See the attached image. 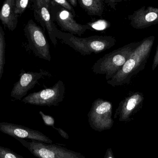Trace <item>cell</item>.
<instances>
[{
	"mask_svg": "<svg viewBox=\"0 0 158 158\" xmlns=\"http://www.w3.org/2000/svg\"><path fill=\"white\" fill-rule=\"evenodd\" d=\"M104 158H115L111 148H108L106 151Z\"/></svg>",
	"mask_w": 158,
	"mask_h": 158,
	"instance_id": "obj_24",
	"label": "cell"
},
{
	"mask_svg": "<svg viewBox=\"0 0 158 158\" xmlns=\"http://www.w3.org/2000/svg\"><path fill=\"white\" fill-rule=\"evenodd\" d=\"M78 2L89 15L102 16L104 10L103 0H79Z\"/></svg>",
	"mask_w": 158,
	"mask_h": 158,
	"instance_id": "obj_15",
	"label": "cell"
},
{
	"mask_svg": "<svg viewBox=\"0 0 158 158\" xmlns=\"http://www.w3.org/2000/svg\"><path fill=\"white\" fill-rule=\"evenodd\" d=\"M86 25L91 27L92 29L97 31H103L109 28L110 26V22L105 19H99L93 22L87 23Z\"/></svg>",
	"mask_w": 158,
	"mask_h": 158,
	"instance_id": "obj_17",
	"label": "cell"
},
{
	"mask_svg": "<svg viewBox=\"0 0 158 158\" xmlns=\"http://www.w3.org/2000/svg\"><path fill=\"white\" fill-rule=\"evenodd\" d=\"M0 131L16 139H28L46 144L53 143L51 139L41 132L18 124L0 122Z\"/></svg>",
	"mask_w": 158,
	"mask_h": 158,
	"instance_id": "obj_12",
	"label": "cell"
},
{
	"mask_svg": "<svg viewBox=\"0 0 158 158\" xmlns=\"http://www.w3.org/2000/svg\"><path fill=\"white\" fill-rule=\"evenodd\" d=\"M131 26L136 29H143L158 24V7L143 6L128 16Z\"/></svg>",
	"mask_w": 158,
	"mask_h": 158,
	"instance_id": "obj_13",
	"label": "cell"
},
{
	"mask_svg": "<svg viewBox=\"0 0 158 158\" xmlns=\"http://www.w3.org/2000/svg\"><path fill=\"white\" fill-rule=\"evenodd\" d=\"M39 114L43 120L44 124L47 126L52 127L54 128L55 127V119L52 117L46 115L42 111H40Z\"/></svg>",
	"mask_w": 158,
	"mask_h": 158,
	"instance_id": "obj_21",
	"label": "cell"
},
{
	"mask_svg": "<svg viewBox=\"0 0 158 158\" xmlns=\"http://www.w3.org/2000/svg\"><path fill=\"white\" fill-rule=\"evenodd\" d=\"M69 2L71 4L72 6H77V4L78 1L77 0H69Z\"/></svg>",
	"mask_w": 158,
	"mask_h": 158,
	"instance_id": "obj_26",
	"label": "cell"
},
{
	"mask_svg": "<svg viewBox=\"0 0 158 158\" xmlns=\"http://www.w3.org/2000/svg\"><path fill=\"white\" fill-rule=\"evenodd\" d=\"M65 87L62 81L59 80L53 86L32 93L22 99L25 104L41 106H56L64 98Z\"/></svg>",
	"mask_w": 158,
	"mask_h": 158,
	"instance_id": "obj_7",
	"label": "cell"
},
{
	"mask_svg": "<svg viewBox=\"0 0 158 158\" xmlns=\"http://www.w3.org/2000/svg\"><path fill=\"white\" fill-rule=\"evenodd\" d=\"M144 99V96L141 92H130L120 102L115 111L114 119L122 122L131 121L134 116L142 109Z\"/></svg>",
	"mask_w": 158,
	"mask_h": 158,
	"instance_id": "obj_9",
	"label": "cell"
},
{
	"mask_svg": "<svg viewBox=\"0 0 158 158\" xmlns=\"http://www.w3.org/2000/svg\"><path fill=\"white\" fill-rule=\"evenodd\" d=\"M55 2L57 4L59 5L66 10L69 11L73 15V16L75 17L76 16V13L73 6L68 1L66 0H54Z\"/></svg>",
	"mask_w": 158,
	"mask_h": 158,
	"instance_id": "obj_20",
	"label": "cell"
},
{
	"mask_svg": "<svg viewBox=\"0 0 158 158\" xmlns=\"http://www.w3.org/2000/svg\"><path fill=\"white\" fill-rule=\"evenodd\" d=\"M37 158H86L83 154L54 144L17 139Z\"/></svg>",
	"mask_w": 158,
	"mask_h": 158,
	"instance_id": "obj_4",
	"label": "cell"
},
{
	"mask_svg": "<svg viewBox=\"0 0 158 158\" xmlns=\"http://www.w3.org/2000/svg\"><path fill=\"white\" fill-rule=\"evenodd\" d=\"M53 129L56 130L62 137L64 138V139H67V140L68 139H69V135L63 129H61V128H56V127H54Z\"/></svg>",
	"mask_w": 158,
	"mask_h": 158,
	"instance_id": "obj_23",
	"label": "cell"
},
{
	"mask_svg": "<svg viewBox=\"0 0 158 158\" xmlns=\"http://www.w3.org/2000/svg\"><path fill=\"white\" fill-rule=\"evenodd\" d=\"M24 31L29 47L35 55L51 61L50 46L43 29L32 19H30L25 26Z\"/></svg>",
	"mask_w": 158,
	"mask_h": 158,
	"instance_id": "obj_6",
	"label": "cell"
},
{
	"mask_svg": "<svg viewBox=\"0 0 158 158\" xmlns=\"http://www.w3.org/2000/svg\"><path fill=\"white\" fill-rule=\"evenodd\" d=\"M0 158H25L11 149L0 146Z\"/></svg>",
	"mask_w": 158,
	"mask_h": 158,
	"instance_id": "obj_19",
	"label": "cell"
},
{
	"mask_svg": "<svg viewBox=\"0 0 158 158\" xmlns=\"http://www.w3.org/2000/svg\"><path fill=\"white\" fill-rule=\"evenodd\" d=\"M48 71L40 69L39 72L26 71L21 70L19 79L14 84L11 92V96L18 100H21L39 82V80L45 77H51Z\"/></svg>",
	"mask_w": 158,
	"mask_h": 158,
	"instance_id": "obj_11",
	"label": "cell"
},
{
	"mask_svg": "<svg viewBox=\"0 0 158 158\" xmlns=\"http://www.w3.org/2000/svg\"><path fill=\"white\" fill-rule=\"evenodd\" d=\"M15 0H6L0 10V20L11 31L15 29L18 23L19 15L15 13Z\"/></svg>",
	"mask_w": 158,
	"mask_h": 158,
	"instance_id": "obj_14",
	"label": "cell"
},
{
	"mask_svg": "<svg viewBox=\"0 0 158 158\" xmlns=\"http://www.w3.org/2000/svg\"><path fill=\"white\" fill-rule=\"evenodd\" d=\"M5 48L4 32L2 26H0V80L3 72L5 63Z\"/></svg>",
	"mask_w": 158,
	"mask_h": 158,
	"instance_id": "obj_16",
	"label": "cell"
},
{
	"mask_svg": "<svg viewBox=\"0 0 158 158\" xmlns=\"http://www.w3.org/2000/svg\"><path fill=\"white\" fill-rule=\"evenodd\" d=\"M30 1L29 0H15V13L18 15H22L27 9Z\"/></svg>",
	"mask_w": 158,
	"mask_h": 158,
	"instance_id": "obj_18",
	"label": "cell"
},
{
	"mask_svg": "<svg viewBox=\"0 0 158 158\" xmlns=\"http://www.w3.org/2000/svg\"><path fill=\"white\" fill-rule=\"evenodd\" d=\"M121 1H114V0H111V1H110V0H108V1H106V2L108 3V4L109 5H110V6H111V8H114V9H115V5L117 4V3L118 2H121Z\"/></svg>",
	"mask_w": 158,
	"mask_h": 158,
	"instance_id": "obj_25",
	"label": "cell"
},
{
	"mask_svg": "<svg viewBox=\"0 0 158 158\" xmlns=\"http://www.w3.org/2000/svg\"><path fill=\"white\" fill-rule=\"evenodd\" d=\"M158 66V44L157 47L156 51L154 56L153 60V65H152V70H154Z\"/></svg>",
	"mask_w": 158,
	"mask_h": 158,
	"instance_id": "obj_22",
	"label": "cell"
},
{
	"mask_svg": "<svg viewBox=\"0 0 158 158\" xmlns=\"http://www.w3.org/2000/svg\"><path fill=\"white\" fill-rule=\"evenodd\" d=\"M51 0L32 1V8L35 19L40 24L44 31H46L50 40L55 46L57 45V38L55 30L56 27L52 20L50 12Z\"/></svg>",
	"mask_w": 158,
	"mask_h": 158,
	"instance_id": "obj_10",
	"label": "cell"
},
{
	"mask_svg": "<svg viewBox=\"0 0 158 158\" xmlns=\"http://www.w3.org/2000/svg\"><path fill=\"white\" fill-rule=\"evenodd\" d=\"M141 43V41L131 43L105 55L94 63L92 67L93 72L106 75L107 81L110 79L122 67Z\"/></svg>",
	"mask_w": 158,
	"mask_h": 158,
	"instance_id": "obj_3",
	"label": "cell"
},
{
	"mask_svg": "<svg viewBox=\"0 0 158 158\" xmlns=\"http://www.w3.org/2000/svg\"><path fill=\"white\" fill-rule=\"evenodd\" d=\"M154 36L141 41L140 45L130 56L121 69L107 81L113 87L129 84L133 77L145 68L155 41Z\"/></svg>",
	"mask_w": 158,
	"mask_h": 158,
	"instance_id": "obj_1",
	"label": "cell"
},
{
	"mask_svg": "<svg viewBox=\"0 0 158 158\" xmlns=\"http://www.w3.org/2000/svg\"><path fill=\"white\" fill-rule=\"evenodd\" d=\"M56 38L70 46L83 56L92 53L98 54L110 49L116 44V40L111 36H94L85 38L77 37L75 35L64 32L56 28Z\"/></svg>",
	"mask_w": 158,
	"mask_h": 158,
	"instance_id": "obj_2",
	"label": "cell"
},
{
	"mask_svg": "<svg viewBox=\"0 0 158 158\" xmlns=\"http://www.w3.org/2000/svg\"><path fill=\"white\" fill-rule=\"evenodd\" d=\"M50 12L52 20L56 22L63 31L81 36L87 30H92L86 24L77 23L71 13L56 3L54 0H51Z\"/></svg>",
	"mask_w": 158,
	"mask_h": 158,
	"instance_id": "obj_8",
	"label": "cell"
},
{
	"mask_svg": "<svg viewBox=\"0 0 158 158\" xmlns=\"http://www.w3.org/2000/svg\"><path fill=\"white\" fill-rule=\"evenodd\" d=\"M112 103L102 98L96 99L88 113V122L93 130L98 132L110 130L114 124Z\"/></svg>",
	"mask_w": 158,
	"mask_h": 158,
	"instance_id": "obj_5",
	"label": "cell"
}]
</instances>
